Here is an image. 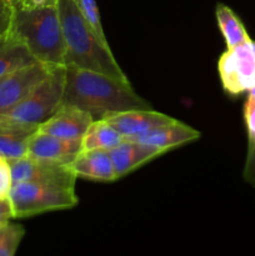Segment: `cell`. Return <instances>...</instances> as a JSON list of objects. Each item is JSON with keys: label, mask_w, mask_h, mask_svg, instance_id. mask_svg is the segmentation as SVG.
Instances as JSON below:
<instances>
[{"label": "cell", "mask_w": 255, "mask_h": 256, "mask_svg": "<svg viewBox=\"0 0 255 256\" xmlns=\"http://www.w3.org/2000/svg\"><path fill=\"white\" fill-rule=\"evenodd\" d=\"M249 94H252V95H255V86L252 88V90H250V92H249Z\"/></svg>", "instance_id": "obj_26"}, {"label": "cell", "mask_w": 255, "mask_h": 256, "mask_svg": "<svg viewBox=\"0 0 255 256\" xmlns=\"http://www.w3.org/2000/svg\"><path fill=\"white\" fill-rule=\"evenodd\" d=\"M65 72L66 68L64 65L52 66L46 78L22 102L2 115L39 126L62 106Z\"/></svg>", "instance_id": "obj_4"}, {"label": "cell", "mask_w": 255, "mask_h": 256, "mask_svg": "<svg viewBox=\"0 0 255 256\" xmlns=\"http://www.w3.org/2000/svg\"><path fill=\"white\" fill-rule=\"evenodd\" d=\"M0 158H2V156H0Z\"/></svg>", "instance_id": "obj_28"}, {"label": "cell", "mask_w": 255, "mask_h": 256, "mask_svg": "<svg viewBox=\"0 0 255 256\" xmlns=\"http://www.w3.org/2000/svg\"><path fill=\"white\" fill-rule=\"evenodd\" d=\"M58 2L59 0H16L14 5L22 9H34V8L54 6L58 4Z\"/></svg>", "instance_id": "obj_24"}, {"label": "cell", "mask_w": 255, "mask_h": 256, "mask_svg": "<svg viewBox=\"0 0 255 256\" xmlns=\"http://www.w3.org/2000/svg\"><path fill=\"white\" fill-rule=\"evenodd\" d=\"M76 176L95 182L116 180L109 152L105 150H82L70 164Z\"/></svg>", "instance_id": "obj_15"}, {"label": "cell", "mask_w": 255, "mask_h": 256, "mask_svg": "<svg viewBox=\"0 0 255 256\" xmlns=\"http://www.w3.org/2000/svg\"><path fill=\"white\" fill-rule=\"evenodd\" d=\"M92 122L94 119L89 112L75 106L62 105L52 116L39 125L38 132L62 139L82 140Z\"/></svg>", "instance_id": "obj_11"}, {"label": "cell", "mask_w": 255, "mask_h": 256, "mask_svg": "<svg viewBox=\"0 0 255 256\" xmlns=\"http://www.w3.org/2000/svg\"><path fill=\"white\" fill-rule=\"evenodd\" d=\"M244 179L255 188V135H248V154L244 168Z\"/></svg>", "instance_id": "obj_21"}, {"label": "cell", "mask_w": 255, "mask_h": 256, "mask_svg": "<svg viewBox=\"0 0 255 256\" xmlns=\"http://www.w3.org/2000/svg\"><path fill=\"white\" fill-rule=\"evenodd\" d=\"M38 128L0 114V156L6 160L25 156L28 140L38 132Z\"/></svg>", "instance_id": "obj_14"}, {"label": "cell", "mask_w": 255, "mask_h": 256, "mask_svg": "<svg viewBox=\"0 0 255 256\" xmlns=\"http://www.w3.org/2000/svg\"><path fill=\"white\" fill-rule=\"evenodd\" d=\"M8 35L22 42L39 62L64 65L65 42L56 5L34 9L14 5Z\"/></svg>", "instance_id": "obj_3"}, {"label": "cell", "mask_w": 255, "mask_h": 256, "mask_svg": "<svg viewBox=\"0 0 255 256\" xmlns=\"http://www.w3.org/2000/svg\"><path fill=\"white\" fill-rule=\"evenodd\" d=\"M215 15H216L218 25L224 36L228 49H232L238 45L249 42L250 36L244 24L229 6L224 4H218Z\"/></svg>", "instance_id": "obj_18"}, {"label": "cell", "mask_w": 255, "mask_h": 256, "mask_svg": "<svg viewBox=\"0 0 255 256\" xmlns=\"http://www.w3.org/2000/svg\"><path fill=\"white\" fill-rule=\"evenodd\" d=\"M24 235L25 229L19 224L9 222L0 226V256H15Z\"/></svg>", "instance_id": "obj_19"}, {"label": "cell", "mask_w": 255, "mask_h": 256, "mask_svg": "<svg viewBox=\"0 0 255 256\" xmlns=\"http://www.w3.org/2000/svg\"><path fill=\"white\" fill-rule=\"evenodd\" d=\"M8 162L12 172V184L36 182L75 190V182L78 176L70 164L32 159L26 155Z\"/></svg>", "instance_id": "obj_7"}, {"label": "cell", "mask_w": 255, "mask_h": 256, "mask_svg": "<svg viewBox=\"0 0 255 256\" xmlns=\"http://www.w3.org/2000/svg\"><path fill=\"white\" fill-rule=\"evenodd\" d=\"M109 154L116 179H119L144 165L145 162L164 154V152L142 142L124 139L118 146L110 150Z\"/></svg>", "instance_id": "obj_12"}, {"label": "cell", "mask_w": 255, "mask_h": 256, "mask_svg": "<svg viewBox=\"0 0 255 256\" xmlns=\"http://www.w3.org/2000/svg\"><path fill=\"white\" fill-rule=\"evenodd\" d=\"M56 6L65 42L64 66L92 70L129 82L109 45L98 38L74 0H59Z\"/></svg>", "instance_id": "obj_2"}, {"label": "cell", "mask_w": 255, "mask_h": 256, "mask_svg": "<svg viewBox=\"0 0 255 256\" xmlns=\"http://www.w3.org/2000/svg\"><path fill=\"white\" fill-rule=\"evenodd\" d=\"M124 140L119 132L104 119L94 120L82 139V150L110 152Z\"/></svg>", "instance_id": "obj_17"}, {"label": "cell", "mask_w": 255, "mask_h": 256, "mask_svg": "<svg viewBox=\"0 0 255 256\" xmlns=\"http://www.w3.org/2000/svg\"><path fill=\"white\" fill-rule=\"evenodd\" d=\"M9 200L15 219L30 218L54 210L72 209L79 202L75 190L36 182L12 184Z\"/></svg>", "instance_id": "obj_5"}, {"label": "cell", "mask_w": 255, "mask_h": 256, "mask_svg": "<svg viewBox=\"0 0 255 256\" xmlns=\"http://www.w3.org/2000/svg\"><path fill=\"white\" fill-rule=\"evenodd\" d=\"M52 68V65L35 62L0 76V114H5L22 102L46 78Z\"/></svg>", "instance_id": "obj_8"}, {"label": "cell", "mask_w": 255, "mask_h": 256, "mask_svg": "<svg viewBox=\"0 0 255 256\" xmlns=\"http://www.w3.org/2000/svg\"><path fill=\"white\" fill-rule=\"evenodd\" d=\"M75 4L79 8L80 12L82 14L84 19L89 24V26L94 30L95 34L98 35L100 40L105 44L109 45L106 36H105L104 29H102V19H100L99 8H98L95 0H74Z\"/></svg>", "instance_id": "obj_20"}, {"label": "cell", "mask_w": 255, "mask_h": 256, "mask_svg": "<svg viewBox=\"0 0 255 256\" xmlns=\"http://www.w3.org/2000/svg\"><path fill=\"white\" fill-rule=\"evenodd\" d=\"M39 62L26 46L10 35L0 36V76Z\"/></svg>", "instance_id": "obj_16"}, {"label": "cell", "mask_w": 255, "mask_h": 256, "mask_svg": "<svg viewBox=\"0 0 255 256\" xmlns=\"http://www.w3.org/2000/svg\"><path fill=\"white\" fill-rule=\"evenodd\" d=\"M12 218H14V214H12V206L9 198L0 199V226L8 224Z\"/></svg>", "instance_id": "obj_25"}, {"label": "cell", "mask_w": 255, "mask_h": 256, "mask_svg": "<svg viewBox=\"0 0 255 256\" xmlns=\"http://www.w3.org/2000/svg\"><path fill=\"white\" fill-rule=\"evenodd\" d=\"M218 72L225 92L230 95L249 92L255 86V42L226 49L218 62Z\"/></svg>", "instance_id": "obj_6"}, {"label": "cell", "mask_w": 255, "mask_h": 256, "mask_svg": "<svg viewBox=\"0 0 255 256\" xmlns=\"http://www.w3.org/2000/svg\"><path fill=\"white\" fill-rule=\"evenodd\" d=\"M124 139H135L150 130L174 122V118L150 109H132L114 112L104 118Z\"/></svg>", "instance_id": "obj_10"}, {"label": "cell", "mask_w": 255, "mask_h": 256, "mask_svg": "<svg viewBox=\"0 0 255 256\" xmlns=\"http://www.w3.org/2000/svg\"><path fill=\"white\" fill-rule=\"evenodd\" d=\"M14 14V4L10 0H0V36L9 32Z\"/></svg>", "instance_id": "obj_22"}, {"label": "cell", "mask_w": 255, "mask_h": 256, "mask_svg": "<svg viewBox=\"0 0 255 256\" xmlns=\"http://www.w3.org/2000/svg\"><path fill=\"white\" fill-rule=\"evenodd\" d=\"M10 2H12V4H14V2H16V0H10Z\"/></svg>", "instance_id": "obj_27"}, {"label": "cell", "mask_w": 255, "mask_h": 256, "mask_svg": "<svg viewBox=\"0 0 255 256\" xmlns=\"http://www.w3.org/2000/svg\"><path fill=\"white\" fill-rule=\"evenodd\" d=\"M62 105L84 110L94 120L114 112L149 109L148 102L134 92L130 82L78 68H66Z\"/></svg>", "instance_id": "obj_1"}, {"label": "cell", "mask_w": 255, "mask_h": 256, "mask_svg": "<svg viewBox=\"0 0 255 256\" xmlns=\"http://www.w3.org/2000/svg\"><path fill=\"white\" fill-rule=\"evenodd\" d=\"M199 136L200 132L198 130L175 119L169 124L155 128V129L132 140L150 145V146L156 148L165 152L170 149L194 142V140L199 139Z\"/></svg>", "instance_id": "obj_13"}, {"label": "cell", "mask_w": 255, "mask_h": 256, "mask_svg": "<svg viewBox=\"0 0 255 256\" xmlns=\"http://www.w3.org/2000/svg\"><path fill=\"white\" fill-rule=\"evenodd\" d=\"M82 150V140L62 139L35 132L28 140L26 156L45 162L72 164Z\"/></svg>", "instance_id": "obj_9"}, {"label": "cell", "mask_w": 255, "mask_h": 256, "mask_svg": "<svg viewBox=\"0 0 255 256\" xmlns=\"http://www.w3.org/2000/svg\"><path fill=\"white\" fill-rule=\"evenodd\" d=\"M244 122L248 135H255V95L248 94L244 104Z\"/></svg>", "instance_id": "obj_23"}]
</instances>
